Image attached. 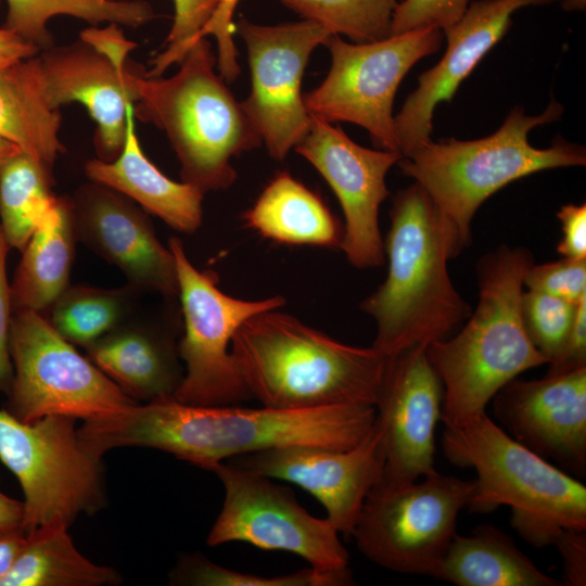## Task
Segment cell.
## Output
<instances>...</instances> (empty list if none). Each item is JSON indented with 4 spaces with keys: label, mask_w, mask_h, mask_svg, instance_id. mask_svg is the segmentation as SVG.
I'll use <instances>...</instances> for the list:
<instances>
[{
    "label": "cell",
    "mask_w": 586,
    "mask_h": 586,
    "mask_svg": "<svg viewBox=\"0 0 586 586\" xmlns=\"http://www.w3.org/2000/svg\"><path fill=\"white\" fill-rule=\"evenodd\" d=\"M231 354L251 397L277 409L374 406L387 362L372 345L344 344L280 308L247 319Z\"/></svg>",
    "instance_id": "3"
},
{
    "label": "cell",
    "mask_w": 586,
    "mask_h": 586,
    "mask_svg": "<svg viewBox=\"0 0 586 586\" xmlns=\"http://www.w3.org/2000/svg\"><path fill=\"white\" fill-rule=\"evenodd\" d=\"M119 582L115 570L97 565L77 550L66 526L51 525L27 534L0 586H101Z\"/></svg>",
    "instance_id": "28"
},
{
    "label": "cell",
    "mask_w": 586,
    "mask_h": 586,
    "mask_svg": "<svg viewBox=\"0 0 586 586\" xmlns=\"http://www.w3.org/2000/svg\"><path fill=\"white\" fill-rule=\"evenodd\" d=\"M506 432L577 474L586 468V367L539 380L515 378L493 397Z\"/></svg>",
    "instance_id": "19"
},
{
    "label": "cell",
    "mask_w": 586,
    "mask_h": 586,
    "mask_svg": "<svg viewBox=\"0 0 586 586\" xmlns=\"http://www.w3.org/2000/svg\"><path fill=\"white\" fill-rule=\"evenodd\" d=\"M441 579L458 586H558L514 542L493 525L455 535L442 563Z\"/></svg>",
    "instance_id": "27"
},
{
    "label": "cell",
    "mask_w": 586,
    "mask_h": 586,
    "mask_svg": "<svg viewBox=\"0 0 586 586\" xmlns=\"http://www.w3.org/2000/svg\"><path fill=\"white\" fill-rule=\"evenodd\" d=\"M563 565L562 583L566 586L586 585V531L563 530L553 544Z\"/></svg>",
    "instance_id": "41"
},
{
    "label": "cell",
    "mask_w": 586,
    "mask_h": 586,
    "mask_svg": "<svg viewBox=\"0 0 586 586\" xmlns=\"http://www.w3.org/2000/svg\"><path fill=\"white\" fill-rule=\"evenodd\" d=\"M8 13L2 27L14 33L40 51L53 46L49 21L67 15L90 24L103 22L139 27L156 14L143 0H5Z\"/></svg>",
    "instance_id": "29"
},
{
    "label": "cell",
    "mask_w": 586,
    "mask_h": 586,
    "mask_svg": "<svg viewBox=\"0 0 586 586\" xmlns=\"http://www.w3.org/2000/svg\"><path fill=\"white\" fill-rule=\"evenodd\" d=\"M557 217L562 229V238L557 245L558 253L568 258H586V205H562Z\"/></svg>",
    "instance_id": "43"
},
{
    "label": "cell",
    "mask_w": 586,
    "mask_h": 586,
    "mask_svg": "<svg viewBox=\"0 0 586 586\" xmlns=\"http://www.w3.org/2000/svg\"><path fill=\"white\" fill-rule=\"evenodd\" d=\"M10 356L5 409L22 421L51 415L86 421L137 404L40 313L13 310Z\"/></svg>",
    "instance_id": "10"
},
{
    "label": "cell",
    "mask_w": 586,
    "mask_h": 586,
    "mask_svg": "<svg viewBox=\"0 0 586 586\" xmlns=\"http://www.w3.org/2000/svg\"><path fill=\"white\" fill-rule=\"evenodd\" d=\"M133 291L69 284L42 315L65 340L87 347L120 324Z\"/></svg>",
    "instance_id": "31"
},
{
    "label": "cell",
    "mask_w": 586,
    "mask_h": 586,
    "mask_svg": "<svg viewBox=\"0 0 586 586\" xmlns=\"http://www.w3.org/2000/svg\"><path fill=\"white\" fill-rule=\"evenodd\" d=\"M87 348V357L132 399L174 397L183 378L178 345L143 327L118 326Z\"/></svg>",
    "instance_id": "23"
},
{
    "label": "cell",
    "mask_w": 586,
    "mask_h": 586,
    "mask_svg": "<svg viewBox=\"0 0 586 586\" xmlns=\"http://www.w3.org/2000/svg\"><path fill=\"white\" fill-rule=\"evenodd\" d=\"M220 0H173L175 14L165 48L151 62L145 77H160L168 67L180 63L202 39L201 33L213 17Z\"/></svg>",
    "instance_id": "35"
},
{
    "label": "cell",
    "mask_w": 586,
    "mask_h": 586,
    "mask_svg": "<svg viewBox=\"0 0 586 586\" xmlns=\"http://www.w3.org/2000/svg\"><path fill=\"white\" fill-rule=\"evenodd\" d=\"M470 0H404L397 3L391 24V36L435 26L445 30L457 23Z\"/></svg>",
    "instance_id": "37"
},
{
    "label": "cell",
    "mask_w": 586,
    "mask_h": 586,
    "mask_svg": "<svg viewBox=\"0 0 586 586\" xmlns=\"http://www.w3.org/2000/svg\"><path fill=\"white\" fill-rule=\"evenodd\" d=\"M577 304L533 290L522 293L521 315L525 332L548 364L560 353L571 331Z\"/></svg>",
    "instance_id": "34"
},
{
    "label": "cell",
    "mask_w": 586,
    "mask_h": 586,
    "mask_svg": "<svg viewBox=\"0 0 586 586\" xmlns=\"http://www.w3.org/2000/svg\"><path fill=\"white\" fill-rule=\"evenodd\" d=\"M23 501L4 494L0 488V525L22 524Z\"/></svg>",
    "instance_id": "46"
},
{
    "label": "cell",
    "mask_w": 586,
    "mask_h": 586,
    "mask_svg": "<svg viewBox=\"0 0 586 586\" xmlns=\"http://www.w3.org/2000/svg\"><path fill=\"white\" fill-rule=\"evenodd\" d=\"M239 0H220L213 17L201 33L202 38L214 36L217 42V67L225 81L231 82L240 74L233 41L235 23L233 14Z\"/></svg>",
    "instance_id": "38"
},
{
    "label": "cell",
    "mask_w": 586,
    "mask_h": 586,
    "mask_svg": "<svg viewBox=\"0 0 586 586\" xmlns=\"http://www.w3.org/2000/svg\"><path fill=\"white\" fill-rule=\"evenodd\" d=\"M39 60L51 106L60 110L71 102L84 105L97 124L98 158L115 160L125 141L127 109L137 102L128 67L117 68L80 39L41 50Z\"/></svg>",
    "instance_id": "21"
},
{
    "label": "cell",
    "mask_w": 586,
    "mask_h": 586,
    "mask_svg": "<svg viewBox=\"0 0 586 586\" xmlns=\"http://www.w3.org/2000/svg\"><path fill=\"white\" fill-rule=\"evenodd\" d=\"M563 106L552 101L539 115L512 109L494 133L475 140H432L402 157V171L413 178L437 208L450 257L471 242V222L492 194L508 183L545 169L586 164L584 146L557 137L546 149L534 148L530 131L561 117Z\"/></svg>",
    "instance_id": "5"
},
{
    "label": "cell",
    "mask_w": 586,
    "mask_h": 586,
    "mask_svg": "<svg viewBox=\"0 0 586 586\" xmlns=\"http://www.w3.org/2000/svg\"><path fill=\"white\" fill-rule=\"evenodd\" d=\"M474 487V480L437 471L421 481H380L368 493L351 537L366 558L384 569L441 579L458 514Z\"/></svg>",
    "instance_id": "8"
},
{
    "label": "cell",
    "mask_w": 586,
    "mask_h": 586,
    "mask_svg": "<svg viewBox=\"0 0 586 586\" xmlns=\"http://www.w3.org/2000/svg\"><path fill=\"white\" fill-rule=\"evenodd\" d=\"M524 286L577 304L586 296V258L533 264L524 275Z\"/></svg>",
    "instance_id": "36"
},
{
    "label": "cell",
    "mask_w": 586,
    "mask_h": 586,
    "mask_svg": "<svg viewBox=\"0 0 586 586\" xmlns=\"http://www.w3.org/2000/svg\"><path fill=\"white\" fill-rule=\"evenodd\" d=\"M304 20L322 25L331 35H344L355 43L391 36L396 0H279Z\"/></svg>",
    "instance_id": "32"
},
{
    "label": "cell",
    "mask_w": 586,
    "mask_h": 586,
    "mask_svg": "<svg viewBox=\"0 0 586 586\" xmlns=\"http://www.w3.org/2000/svg\"><path fill=\"white\" fill-rule=\"evenodd\" d=\"M563 1L566 4H570L572 8H582L585 4V0H559Z\"/></svg>",
    "instance_id": "48"
},
{
    "label": "cell",
    "mask_w": 586,
    "mask_h": 586,
    "mask_svg": "<svg viewBox=\"0 0 586 586\" xmlns=\"http://www.w3.org/2000/svg\"><path fill=\"white\" fill-rule=\"evenodd\" d=\"M447 459L476 472L471 511L511 510V525L536 548L552 545L563 530L586 531V487L532 451L483 412L446 428Z\"/></svg>",
    "instance_id": "7"
},
{
    "label": "cell",
    "mask_w": 586,
    "mask_h": 586,
    "mask_svg": "<svg viewBox=\"0 0 586 586\" xmlns=\"http://www.w3.org/2000/svg\"><path fill=\"white\" fill-rule=\"evenodd\" d=\"M135 117V104H130L120 153L111 162L87 161L85 174L91 181L127 196L170 228L194 233L202 225L204 193L168 178L145 156L136 132Z\"/></svg>",
    "instance_id": "22"
},
{
    "label": "cell",
    "mask_w": 586,
    "mask_h": 586,
    "mask_svg": "<svg viewBox=\"0 0 586 586\" xmlns=\"http://www.w3.org/2000/svg\"><path fill=\"white\" fill-rule=\"evenodd\" d=\"M534 264L523 246L501 244L476 263L479 301L461 330L425 347L444 398L441 420L456 428L486 412L496 393L522 372L548 364L521 315L524 275Z\"/></svg>",
    "instance_id": "2"
},
{
    "label": "cell",
    "mask_w": 586,
    "mask_h": 586,
    "mask_svg": "<svg viewBox=\"0 0 586 586\" xmlns=\"http://www.w3.org/2000/svg\"><path fill=\"white\" fill-rule=\"evenodd\" d=\"M71 201L79 241L117 267L133 289L178 297L174 254L143 208L93 181L80 186Z\"/></svg>",
    "instance_id": "18"
},
{
    "label": "cell",
    "mask_w": 586,
    "mask_h": 586,
    "mask_svg": "<svg viewBox=\"0 0 586 586\" xmlns=\"http://www.w3.org/2000/svg\"><path fill=\"white\" fill-rule=\"evenodd\" d=\"M79 39L106 56L117 68L127 67V56L137 43L128 40L119 25L109 23L104 27L90 26L79 34Z\"/></svg>",
    "instance_id": "42"
},
{
    "label": "cell",
    "mask_w": 586,
    "mask_h": 586,
    "mask_svg": "<svg viewBox=\"0 0 586 586\" xmlns=\"http://www.w3.org/2000/svg\"><path fill=\"white\" fill-rule=\"evenodd\" d=\"M61 114L49 103L39 54L0 69V137L49 174L65 152Z\"/></svg>",
    "instance_id": "25"
},
{
    "label": "cell",
    "mask_w": 586,
    "mask_h": 586,
    "mask_svg": "<svg viewBox=\"0 0 586 586\" xmlns=\"http://www.w3.org/2000/svg\"><path fill=\"white\" fill-rule=\"evenodd\" d=\"M20 152L21 150L15 144L0 137V170L7 162Z\"/></svg>",
    "instance_id": "47"
},
{
    "label": "cell",
    "mask_w": 586,
    "mask_h": 586,
    "mask_svg": "<svg viewBox=\"0 0 586 586\" xmlns=\"http://www.w3.org/2000/svg\"><path fill=\"white\" fill-rule=\"evenodd\" d=\"M559 0H479L444 33L447 49L442 60L422 73L417 89L394 117L398 151L406 157L431 141L435 106L450 101L461 81L500 40L514 11Z\"/></svg>",
    "instance_id": "20"
},
{
    "label": "cell",
    "mask_w": 586,
    "mask_h": 586,
    "mask_svg": "<svg viewBox=\"0 0 586 586\" xmlns=\"http://www.w3.org/2000/svg\"><path fill=\"white\" fill-rule=\"evenodd\" d=\"M75 420L51 415L25 422L0 409V460L23 491L27 534L51 525L68 527L102 502L100 460L81 445Z\"/></svg>",
    "instance_id": "9"
},
{
    "label": "cell",
    "mask_w": 586,
    "mask_h": 586,
    "mask_svg": "<svg viewBox=\"0 0 586 586\" xmlns=\"http://www.w3.org/2000/svg\"><path fill=\"white\" fill-rule=\"evenodd\" d=\"M375 416L367 404L277 409L189 405L170 397L86 420L78 436L98 459L116 447L141 446L211 470L227 459L283 446L348 449L367 436Z\"/></svg>",
    "instance_id": "1"
},
{
    "label": "cell",
    "mask_w": 586,
    "mask_h": 586,
    "mask_svg": "<svg viewBox=\"0 0 586 586\" xmlns=\"http://www.w3.org/2000/svg\"><path fill=\"white\" fill-rule=\"evenodd\" d=\"M173 584L195 586H346L352 574L335 575L308 566L279 576H262L220 566L200 553L179 559L170 574Z\"/></svg>",
    "instance_id": "33"
},
{
    "label": "cell",
    "mask_w": 586,
    "mask_h": 586,
    "mask_svg": "<svg viewBox=\"0 0 586 586\" xmlns=\"http://www.w3.org/2000/svg\"><path fill=\"white\" fill-rule=\"evenodd\" d=\"M235 31L245 42L251 71V91L242 109L269 155L282 161L309 129L302 79L311 52L331 34L304 18L260 25L240 17Z\"/></svg>",
    "instance_id": "14"
},
{
    "label": "cell",
    "mask_w": 586,
    "mask_h": 586,
    "mask_svg": "<svg viewBox=\"0 0 586 586\" xmlns=\"http://www.w3.org/2000/svg\"><path fill=\"white\" fill-rule=\"evenodd\" d=\"M294 149L320 173L340 202L344 215L340 250L348 263L359 269L383 265L379 209L390 195L385 176L403 155L361 146L340 127L313 115Z\"/></svg>",
    "instance_id": "15"
},
{
    "label": "cell",
    "mask_w": 586,
    "mask_h": 586,
    "mask_svg": "<svg viewBox=\"0 0 586 586\" xmlns=\"http://www.w3.org/2000/svg\"><path fill=\"white\" fill-rule=\"evenodd\" d=\"M53 177L20 152L0 170V226L10 249L23 251L56 201Z\"/></svg>",
    "instance_id": "30"
},
{
    "label": "cell",
    "mask_w": 586,
    "mask_h": 586,
    "mask_svg": "<svg viewBox=\"0 0 586 586\" xmlns=\"http://www.w3.org/2000/svg\"><path fill=\"white\" fill-rule=\"evenodd\" d=\"M209 471L220 480L225 498L208 546L243 542L294 553L318 572L352 574L340 533L327 518L309 514L290 488L232 462H218Z\"/></svg>",
    "instance_id": "13"
},
{
    "label": "cell",
    "mask_w": 586,
    "mask_h": 586,
    "mask_svg": "<svg viewBox=\"0 0 586 586\" xmlns=\"http://www.w3.org/2000/svg\"><path fill=\"white\" fill-rule=\"evenodd\" d=\"M10 246L0 226V392L8 395L13 368L10 356V329L13 316L11 283L7 275V257Z\"/></svg>",
    "instance_id": "39"
},
{
    "label": "cell",
    "mask_w": 586,
    "mask_h": 586,
    "mask_svg": "<svg viewBox=\"0 0 586 586\" xmlns=\"http://www.w3.org/2000/svg\"><path fill=\"white\" fill-rule=\"evenodd\" d=\"M383 244L385 280L360 304L375 321L372 346L390 358L449 337L472 308L450 279L446 234L436 206L419 183L393 196Z\"/></svg>",
    "instance_id": "4"
},
{
    "label": "cell",
    "mask_w": 586,
    "mask_h": 586,
    "mask_svg": "<svg viewBox=\"0 0 586 586\" xmlns=\"http://www.w3.org/2000/svg\"><path fill=\"white\" fill-rule=\"evenodd\" d=\"M69 196H58L23 249L11 283L13 310L40 314L69 285L77 241Z\"/></svg>",
    "instance_id": "26"
},
{
    "label": "cell",
    "mask_w": 586,
    "mask_h": 586,
    "mask_svg": "<svg viewBox=\"0 0 586 586\" xmlns=\"http://www.w3.org/2000/svg\"><path fill=\"white\" fill-rule=\"evenodd\" d=\"M26 539L22 524L0 525V582L13 566Z\"/></svg>",
    "instance_id": "44"
},
{
    "label": "cell",
    "mask_w": 586,
    "mask_h": 586,
    "mask_svg": "<svg viewBox=\"0 0 586 586\" xmlns=\"http://www.w3.org/2000/svg\"><path fill=\"white\" fill-rule=\"evenodd\" d=\"M546 375H559L586 367V296L576 307L571 331L555 359L549 364Z\"/></svg>",
    "instance_id": "40"
},
{
    "label": "cell",
    "mask_w": 586,
    "mask_h": 586,
    "mask_svg": "<svg viewBox=\"0 0 586 586\" xmlns=\"http://www.w3.org/2000/svg\"><path fill=\"white\" fill-rule=\"evenodd\" d=\"M206 38L199 40L168 78L130 73L137 94L135 116L162 129L179 163L181 181L204 194L231 187V161L260 145L262 138L215 72Z\"/></svg>",
    "instance_id": "6"
},
{
    "label": "cell",
    "mask_w": 586,
    "mask_h": 586,
    "mask_svg": "<svg viewBox=\"0 0 586 586\" xmlns=\"http://www.w3.org/2000/svg\"><path fill=\"white\" fill-rule=\"evenodd\" d=\"M441 40L435 26L364 43L331 35L323 43L331 67L319 87L303 94L307 112L328 123H354L381 150L399 152L392 114L397 88L419 60L440 49Z\"/></svg>",
    "instance_id": "12"
},
{
    "label": "cell",
    "mask_w": 586,
    "mask_h": 586,
    "mask_svg": "<svg viewBox=\"0 0 586 586\" xmlns=\"http://www.w3.org/2000/svg\"><path fill=\"white\" fill-rule=\"evenodd\" d=\"M242 220L276 243L341 249L343 226L317 193L288 171L269 180Z\"/></svg>",
    "instance_id": "24"
},
{
    "label": "cell",
    "mask_w": 586,
    "mask_h": 586,
    "mask_svg": "<svg viewBox=\"0 0 586 586\" xmlns=\"http://www.w3.org/2000/svg\"><path fill=\"white\" fill-rule=\"evenodd\" d=\"M40 49L14 33L0 27V69L39 54Z\"/></svg>",
    "instance_id": "45"
},
{
    "label": "cell",
    "mask_w": 586,
    "mask_h": 586,
    "mask_svg": "<svg viewBox=\"0 0 586 586\" xmlns=\"http://www.w3.org/2000/svg\"><path fill=\"white\" fill-rule=\"evenodd\" d=\"M444 388L425 347L412 346L387 358L374 404L381 435V482L407 483L435 472V431Z\"/></svg>",
    "instance_id": "16"
},
{
    "label": "cell",
    "mask_w": 586,
    "mask_h": 586,
    "mask_svg": "<svg viewBox=\"0 0 586 586\" xmlns=\"http://www.w3.org/2000/svg\"><path fill=\"white\" fill-rule=\"evenodd\" d=\"M230 462L304 488L323 506L336 531L348 537L368 493L383 472L381 435L375 424L348 449L292 445L242 455Z\"/></svg>",
    "instance_id": "17"
},
{
    "label": "cell",
    "mask_w": 586,
    "mask_h": 586,
    "mask_svg": "<svg viewBox=\"0 0 586 586\" xmlns=\"http://www.w3.org/2000/svg\"><path fill=\"white\" fill-rule=\"evenodd\" d=\"M168 246L175 257L184 326L178 343L183 378L174 398L199 406L238 405L252 398L231 354L232 339L247 319L281 308L285 298L249 301L228 295L214 273L194 267L178 238H170Z\"/></svg>",
    "instance_id": "11"
}]
</instances>
